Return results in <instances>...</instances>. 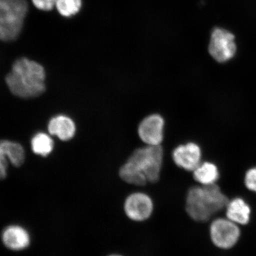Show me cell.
<instances>
[{"label":"cell","instance_id":"cell-1","mask_svg":"<svg viewBox=\"0 0 256 256\" xmlns=\"http://www.w3.org/2000/svg\"><path fill=\"white\" fill-rule=\"evenodd\" d=\"M228 201L218 184L209 186L194 184L188 191L186 210L194 222L209 223L226 210Z\"/></svg>","mask_w":256,"mask_h":256},{"label":"cell","instance_id":"cell-2","mask_svg":"<svg viewBox=\"0 0 256 256\" xmlns=\"http://www.w3.org/2000/svg\"><path fill=\"white\" fill-rule=\"evenodd\" d=\"M46 74L39 63L25 58L14 62L10 72L6 78L10 90L21 98L38 97L46 92Z\"/></svg>","mask_w":256,"mask_h":256},{"label":"cell","instance_id":"cell-3","mask_svg":"<svg viewBox=\"0 0 256 256\" xmlns=\"http://www.w3.org/2000/svg\"><path fill=\"white\" fill-rule=\"evenodd\" d=\"M165 158V150L162 146H138L131 152L126 165L146 176L148 184H155L161 176Z\"/></svg>","mask_w":256,"mask_h":256},{"label":"cell","instance_id":"cell-4","mask_svg":"<svg viewBox=\"0 0 256 256\" xmlns=\"http://www.w3.org/2000/svg\"><path fill=\"white\" fill-rule=\"evenodd\" d=\"M28 10L26 0H0V40L17 39Z\"/></svg>","mask_w":256,"mask_h":256},{"label":"cell","instance_id":"cell-5","mask_svg":"<svg viewBox=\"0 0 256 256\" xmlns=\"http://www.w3.org/2000/svg\"><path fill=\"white\" fill-rule=\"evenodd\" d=\"M209 235L211 242L216 248L228 250L238 242L240 230L238 224L226 217H217L210 222Z\"/></svg>","mask_w":256,"mask_h":256},{"label":"cell","instance_id":"cell-6","mask_svg":"<svg viewBox=\"0 0 256 256\" xmlns=\"http://www.w3.org/2000/svg\"><path fill=\"white\" fill-rule=\"evenodd\" d=\"M124 210L128 219L136 222H143L152 216L154 203L149 194L142 190H136L126 198Z\"/></svg>","mask_w":256,"mask_h":256},{"label":"cell","instance_id":"cell-7","mask_svg":"<svg viewBox=\"0 0 256 256\" xmlns=\"http://www.w3.org/2000/svg\"><path fill=\"white\" fill-rule=\"evenodd\" d=\"M208 51L216 62H228L235 56L236 52L234 35L224 28H214L210 35Z\"/></svg>","mask_w":256,"mask_h":256},{"label":"cell","instance_id":"cell-8","mask_svg":"<svg viewBox=\"0 0 256 256\" xmlns=\"http://www.w3.org/2000/svg\"><path fill=\"white\" fill-rule=\"evenodd\" d=\"M171 158L178 168L192 172L203 161V152L199 144L188 142L174 146L171 152Z\"/></svg>","mask_w":256,"mask_h":256},{"label":"cell","instance_id":"cell-9","mask_svg":"<svg viewBox=\"0 0 256 256\" xmlns=\"http://www.w3.org/2000/svg\"><path fill=\"white\" fill-rule=\"evenodd\" d=\"M165 121L162 115L154 114L144 118L138 127L140 139L146 146H162L164 140Z\"/></svg>","mask_w":256,"mask_h":256},{"label":"cell","instance_id":"cell-10","mask_svg":"<svg viewBox=\"0 0 256 256\" xmlns=\"http://www.w3.org/2000/svg\"><path fill=\"white\" fill-rule=\"evenodd\" d=\"M2 240L6 248L14 251L26 248L30 242V234L19 226L7 227L2 232Z\"/></svg>","mask_w":256,"mask_h":256},{"label":"cell","instance_id":"cell-11","mask_svg":"<svg viewBox=\"0 0 256 256\" xmlns=\"http://www.w3.org/2000/svg\"><path fill=\"white\" fill-rule=\"evenodd\" d=\"M225 210L227 218L238 225H246L250 219V207L242 198L229 200Z\"/></svg>","mask_w":256,"mask_h":256},{"label":"cell","instance_id":"cell-12","mask_svg":"<svg viewBox=\"0 0 256 256\" xmlns=\"http://www.w3.org/2000/svg\"><path fill=\"white\" fill-rule=\"evenodd\" d=\"M192 174L194 182L201 186L218 184L220 178V170L217 165L208 160H203Z\"/></svg>","mask_w":256,"mask_h":256},{"label":"cell","instance_id":"cell-13","mask_svg":"<svg viewBox=\"0 0 256 256\" xmlns=\"http://www.w3.org/2000/svg\"><path fill=\"white\" fill-rule=\"evenodd\" d=\"M74 122L70 118L63 115L53 118L48 124V130L51 135L56 136L62 140L72 138L76 133Z\"/></svg>","mask_w":256,"mask_h":256},{"label":"cell","instance_id":"cell-14","mask_svg":"<svg viewBox=\"0 0 256 256\" xmlns=\"http://www.w3.org/2000/svg\"><path fill=\"white\" fill-rule=\"evenodd\" d=\"M0 150L15 167H20L23 165L25 152L23 146L20 144L8 140H1Z\"/></svg>","mask_w":256,"mask_h":256},{"label":"cell","instance_id":"cell-15","mask_svg":"<svg viewBox=\"0 0 256 256\" xmlns=\"http://www.w3.org/2000/svg\"><path fill=\"white\" fill-rule=\"evenodd\" d=\"M32 149L37 155L46 156L53 151L54 142L51 138L44 133L37 134L32 140Z\"/></svg>","mask_w":256,"mask_h":256},{"label":"cell","instance_id":"cell-16","mask_svg":"<svg viewBox=\"0 0 256 256\" xmlns=\"http://www.w3.org/2000/svg\"><path fill=\"white\" fill-rule=\"evenodd\" d=\"M82 4V0H56V8L63 17L69 18L78 14Z\"/></svg>","mask_w":256,"mask_h":256},{"label":"cell","instance_id":"cell-17","mask_svg":"<svg viewBox=\"0 0 256 256\" xmlns=\"http://www.w3.org/2000/svg\"><path fill=\"white\" fill-rule=\"evenodd\" d=\"M244 182L248 190L256 193V167L249 169L246 172Z\"/></svg>","mask_w":256,"mask_h":256},{"label":"cell","instance_id":"cell-18","mask_svg":"<svg viewBox=\"0 0 256 256\" xmlns=\"http://www.w3.org/2000/svg\"><path fill=\"white\" fill-rule=\"evenodd\" d=\"M32 2L40 10L48 12L56 7V0H32Z\"/></svg>","mask_w":256,"mask_h":256},{"label":"cell","instance_id":"cell-19","mask_svg":"<svg viewBox=\"0 0 256 256\" xmlns=\"http://www.w3.org/2000/svg\"><path fill=\"white\" fill-rule=\"evenodd\" d=\"M8 160L0 158V180H4L8 176Z\"/></svg>","mask_w":256,"mask_h":256},{"label":"cell","instance_id":"cell-20","mask_svg":"<svg viewBox=\"0 0 256 256\" xmlns=\"http://www.w3.org/2000/svg\"><path fill=\"white\" fill-rule=\"evenodd\" d=\"M106 256H124L122 254H116V252H114V254H111L107 255Z\"/></svg>","mask_w":256,"mask_h":256}]
</instances>
